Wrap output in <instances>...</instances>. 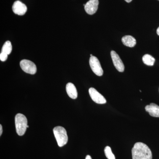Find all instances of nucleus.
Returning <instances> with one entry per match:
<instances>
[{
  "mask_svg": "<svg viewBox=\"0 0 159 159\" xmlns=\"http://www.w3.org/2000/svg\"><path fill=\"white\" fill-rule=\"evenodd\" d=\"M133 159H152L150 148L142 142H137L132 149Z\"/></svg>",
  "mask_w": 159,
  "mask_h": 159,
  "instance_id": "obj_1",
  "label": "nucleus"
},
{
  "mask_svg": "<svg viewBox=\"0 0 159 159\" xmlns=\"http://www.w3.org/2000/svg\"><path fill=\"white\" fill-rule=\"evenodd\" d=\"M16 129V133L19 136H23L25 133L27 126L28 120L27 118L23 114L18 113L16 116L15 119Z\"/></svg>",
  "mask_w": 159,
  "mask_h": 159,
  "instance_id": "obj_2",
  "label": "nucleus"
},
{
  "mask_svg": "<svg viewBox=\"0 0 159 159\" xmlns=\"http://www.w3.org/2000/svg\"><path fill=\"white\" fill-rule=\"evenodd\" d=\"M53 133L59 147H62L67 144L68 137L65 129L62 126H56L53 129Z\"/></svg>",
  "mask_w": 159,
  "mask_h": 159,
  "instance_id": "obj_3",
  "label": "nucleus"
},
{
  "mask_svg": "<svg viewBox=\"0 0 159 159\" xmlns=\"http://www.w3.org/2000/svg\"><path fill=\"white\" fill-rule=\"evenodd\" d=\"M20 66L22 70L27 74H34L37 71L36 65L29 60L24 59L21 61Z\"/></svg>",
  "mask_w": 159,
  "mask_h": 159,
  "instance_id": "obj_4",
  "label": "nucleus"
},
{
  "mask_svg": "<svg viewBox=\"0 0 159 159\" xmlns=\"http://www.w3.org/2000/svg\"><path fill=\"white\" fill-rule=\"evenodd\" d=\"M89 65L93 73L98 76H102L103 71L99 60L95 56H91L89 59Z\"/></svg>",
  "mask_w": 159,
  "mask_h": 159,
  "instance_id": "obj_5",
  "label": "nucleus"
},
{
  "mask_svg": "<svg viewBox=\"0 0 159 159\" xmlns=\"http://www.w3.org/2000/svg\"><path fill=\"white\" fill-rule=\"evenodd\" d=\"M89 93L92 100L98 104H104L106 103L105 98L93 88L89 89Z\"/></svg>",
  "mask_w": 159,
  "mask_h": 159,
  "instance_id": "obj_6",
  "label": "nucleus"
},
{
  "mask_svg": "<svg viewBox=\"0 0 159 159\" xmlns=\"http://www.w3.org/2000/svg\"><path fill=\"white\" fill-rule=\"evenodd\" d=\"M111 55L114 65L117 70L120 72H124L125 66L119 55L114 51H111Z\"/></svg>",
  "mask_w": 159,
  "mask_h": 159,
  "instance_id": "obj_7",
  "label": "nucleus"
},
{
  "mask_svg": "<svg viewBox=\"0 0 159 159\" xmlns=\"http://www.w3.org/2000/svg\"><path fill=\"white\" fill-rule=\"evenodd\" d=\"M12 11L16 14L23 16L27 11V7L25 4L19 1L15 2L12 7Z\"/></svg>",
  "mask_w": 159,
  "mask_h": 159,
  "instance_id": "obj_8",
  "label": "nucleus"
},
{
  "mask_svg": "<svg viewBox=\"0 0 159 159\" xmlns=\"http://www.w3.org/2000/svg\"><path fill=\"white\" fill-rule=\"evenodd\" d=\"M99 5L98 0H89L84 6L86 12L88 14L93 15L97 12Z\"/></svg>",
  "mask_w": 159,
  "mask_h": 159,
  "instance_id": "obj_9",
  "label": "nucleus"
},
{
  "mask_svg": "<svg viewBox=\"0 0 159 159\" xmlns=\"http://www.w3.org/2000/svg\"><path fill=\"white\" fill-rule=\"evenodd\" d=\"M145 109L151 116L159 117V106L155 103H151L146 106Z\"/></svg>",
  "mask_w": 159,
  "mask_h": 159,
  "instance_id": "obj_10",
  "label": "nucleus"
},
{
  "mask_svg": "<svg viewBox=\"0 0 159 159\" xmlns=\"http://www.w3.org/2000/svg\"><path fill=\"white\" fill-rule=\"evenodd\" d=\"M67 93L71 99H76L77 97V89L72 83H69L66 86Z\"/></svg>",
  "mask_w": 159,
  "mask_h": 159,
  "instance_id": "obj_11",
  "label": "nucleus"
},
{
  "mask_svg": "<svg viewBox=\"0 0 159 159\" xmlns=\"http://www.w3.org/2000/svg\"><path fill=\"white\" fill-rule=\"evenodd\" d=\"M122 42L124 45L129 48H133L137 43L136 40L131 35H125L122 38Z\"/></svg>",
  "mask_w": 159,
  "mask_h": 159,
  "instance_id": "obj_12",
  "label": "nucleus"
},
{
  "mask_svg": "<svg viewBox=\"0 0 159 159\" xmlns=\"http://www.w3.org/2000/svg\"><path fill=\"white\" fill-rule=\"evenodd\" d=\"M142 61L146 65L152 66L155 61V59L151 55L146 54L142 57Z\"/></svg>",
  "mask_w": 159,
  "mask_h": 159,
  "instance_id": "obj_13",
  "label": "nucleus"
},
{
  "mask_svg": "<svg viewBox=\"0 0 159 159\" xmlns=\"http://www.w3.org/2000/svg\"><path fill=\"white\" fill-rule=\"evenodd\" d=\"M11 51H12V46H11V43L9 41H7L3 45L2 48V52L6 53L9 55L11 53Z\"/></svg>",
  "mask_w": 159,
  "mask_h": 159,
  "instance_id": "obj_14",
  "label": "nucleus"
},
{
  "mask_svg": "<svg viewBox=\"0 0 159 159\" xmlns=\"http://www.w3.org/2000/svg\"><path fill=\"white\" fill-rule=\"evenodd\" d=\"M104 152L106 157L108 159H116L115 155L112 153L111 151V149L109 146H107L105 147L104 149Z\"/></svg>",
  "mask_w": 159,
  "mask_h": 159,
  "instance_id": "obj_15",
  "label": "nucleus"
},
{
  "mask_svg": "<svg viewBox=\"0 0 159 159\" xmlns=\"http://www.w3.org/2000/svg\"><path fill=\"white\" fill-rule=\"evenodd\" d=\"M8 54H6V53L2 52L0 54V59L2 61H6L8 58Z\"/></svg>",
  "mask_w": 159,
  "mask_h": 159,
  "instance_id": "obj_16",
  "label": "nucleus"
},
{
  "mask_svg": "<svg viewBox=\"0 0 159 159\" xmlns=\"http://www.w3.org/2000/svg\"><path fill=\"white\" fill-rule=\"evenodd\" d=\"M2 125H0V136L2 135Z\"/></svg>",
  "mask_w": 159,
  "mask_h": 159,
  "instance_id": "obj_17",
  "label": "nucleus"
},
{
  "mask_svg": "<svg viewBox=\"0 0 159 159\" xmlns=\"http://www.w3.org/2000/svg\"><path fill=\"white\" fill-rule=\"evenodd\" d=\"M85 159H92L90 156L87 155Z\"/></svg>",
  "mask_w": 159,
  "mask_h": 159,
  "instance_id": "obj_18",
  "label": "nucleus"
},
{
  "mask_svg": "<svg viewBox=\"0 0 159 159\" xmlns=\"http://www.w3.org/2000/svg\"><path fill=\"white\" fill-rule=\"evenodd\" d=\"M125 2H127V3H129L132 2V0H125Z\"/></svg>",
  "mask_w": 159,
  "mask_h": 159,
  "instance_id": "obj_19",
  "label": "nucleus"
},
{
  "mask_svg": "<svg viewBox=\"0 0 159 159\" xmlns=\"http://www.w3.org/2000/svg\"><path fill=\"white\" fill-rule=\"evenodd\" d=\"M157 32L158 35H159V28H158L157 29Z\"/></svg>",
  "mask_w": 159,
  "mask_h": 159,
  "instance_id": "obj_20",
  "label": "nucleus"
},
{
  "mask_svg": "<svg viewBox=\"0 0 159 159\" xmlns=\"http://www.w3.org/2000/svg\"><path fill=\"white\" fill-rule=\"evenodd\" d=\"M93 56V54H90L91 57V56Z\"/></svg>",
  "mask_w": 159,
  "mask_h": 159,
  "instance_id": "obj_21",
  "label": "nucleus"
},
{
  "mask_svg": "<svg viewBox=\"0 0 159 159\" xmlns=\"http://www.w3.org/2000/svg\"><path fill=\"white\" fill-rule=\"evenodd\" d=\"M27 127H28V128H29V125H28V126H27Z\"/></svg>",
  "mask_w": 159,
  "mask_h": 159,
  "instance_id": "obj_22",
  "label": "nucleus"
},
{
  "mask_svg": "<svg viewBox=\"0 0 159 159\" xmlns=\"http://www.w3.org/2000/svg\"></svg>",
  "mask_w": 159,
  "mask_h": 159,
  "instance_id": "obj_23",
  "label": "nucleus"
}]
</instances>
